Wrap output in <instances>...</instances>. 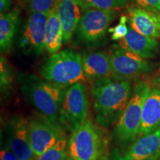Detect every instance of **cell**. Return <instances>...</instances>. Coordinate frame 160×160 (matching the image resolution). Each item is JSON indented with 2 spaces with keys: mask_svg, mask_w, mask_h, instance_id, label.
<instances>
[{
  "mask_svg": "<svg viewBox=\"0 0 160 160\" xmlns=\"http://www.w3.org/2000/svg\"><path fill=\"white\" fill-rule=\"evenodd\" d=\"M131 81L108 79L92 82L93 109L101 128L116 124L131 97Z\"/></svg>",
  "mask_w": 160,
  "mask_h": 160,
  "instance_id": "6da1fadb",
  "label": "cell"
},
{
  "mask_svg": "<svg viewBox=\"0 0 160 160\" xmlns=\"http://www.w3.org/2000/svg\"><path fill=\"white\" fill-rule=\"evenodd\" d=\"M21 91L26 100L53 122L59 123V111L67 89L46 81L33 74L19 77Z\"/></svg>",
  "mask_w": 160,
  "mask_h": 160,
  "instance_id": "7a4b0ae2",
  "label": "cell"
},
{
  "mask_svg": "<svg viewBox=\"0 0 160 160\" xmlns=\"http://www.w3.org/2000/svg\"><path fill=\"white\" fill-rule=\"evenodd\" d=\"M42 78L63 89L87 80L82 67V57L77 51L65 49L51 54L39 70Z\"/></svg>",
  "mask_w": 160,
  "mask_h": 160,
  "instance_id": "3957f363",
  "label": "cell"
},
{
  "mask_svg": "<svg viewBox=\"0 0 160 160\" xmlns=\"http://www.w3.org/2000/svg\"><path fill=\"white\" fill-rule=\"evenodd\" d=\"M150 91L151 87L146 82H137L133 86L128 103L113 128V137L115 142L126 145L133 142L138 137L143 105Z\"/></svg>",
  "mask_w": 160,
  "mask_h": 160,
  "instance_id": "277c9868",
  "label": "cell"
},
{
  "mask_svg": "<svg viewBox=\"0 0 160 160\" xmlns=\"http://www.w3.org/2000/svg\"><path fill=\"white\" fill-rule=\"evenodd\" d=\"M106 149L103 132L90 119L73 132L68 140V155L72 160H103Z\"/></svg>",
  "mask_w": 160,
  "mask_h": 160,
  "instance_id": "5b68a950",
  "label": "cell"
},
{
  "mask_svg": "<svg viewBox=\"0 0 160 160\" xmlns=\"http://www.w3.org/2000/svg\"><path fill=\"white\" fill-rule=\"evenodd\" d=\"M88 111L87 88L77 83L65 91L59 111V122L65 131L73 133L86 120Z\"/></svg>",
  "mask_w": 160,
  "mask_h": 160,
  "instance_id": "8992f818",
  "label": "cell"
},
{
  "mask_svg": "<svg viewBox=\"0 0 160 160\" xmlns=\"http://www.w3.org/2000/svg\"><path fill=\"white\" fill-rule=\"evenodd\" d=\"M27 120L30 142L37 157L65 137L60 124L53 122L41 113H35Z\"/></svg>",
  "mask_w": 160,
  "mask_h": 160,
  "instance_id": "52a82bcc",
  "label": "cell"
},
{
  "mask_svg": "<svg viewBox=\"0 0 160 160\" xmlns=\"http://www.w3.org/2000/svg\"><path fill=\"white\" fill-rule=\"evenodd\" d=\"M112 79L131 80L148 74L153 71L154 64L148 59L124 50L119 46L113 48L110 54Z\"/></svg>",
  "mask_w": 160,
  "mask_h": 160,
  "instance_id": "ba28073f",
  "label": "cell"
},
{
  "mask_svg": "<svg viewBox=\"0 0 160 160\" xmlns=\"http://www.w3.org/2000/svg\"><path fill=\"white\" fill-rule=\"evenodd\" d=\"M119 11L86 9L77 26V37L86 44L98 42L108 31L109 26Z\"/></svg>",
  "mask_w": 160,
  "mask_h": 160,
  "instance_id": "9c48e42d",
  "label": "cell"
},
{
  "mask_svg": "<svg viewBox=\"0 0 160 160\" xmlns=\"http://www.w3.org/2000/svg\"><path fill=\"white\" fill-rule=\"evenodd\" d=\"M49 13H31L22 28L18 39L19 48L26 53L42 54L45 50V40Z\"/></svg>",
  "mask_w": 160,
  "mask_h": 160,
  "instance_id": "30bf717a",
  "label": "cell"
},
{
  "mask_svg": "<svg viewBox=\"0 0 160 160\" xmlns=\"http://www.w3.org/2000/svg\"><path fill=\"white\" fill-rule=\"evenodd\" d=\"M6 146L22 160H36L37 156L30 142L28 120L20 116L8 119L5 127Z\"/></svg>",
  "mask_w": 160,
  "mask_h": 160,
  "instance_id": "8fae6325",
  "label": "cell"
},
{
  "mask_svg": "<svg viewBox=\"0 0 160 160\" xmlns=\"http://www.w3.org/2000/svg\"><path fill=\"white\" fill-rule=\"evenodd\" d=\"M160 130L137 137L128 148L116 149L110 160H159Z\"/></svg>",
  "mask_w": 160,
  "mask_h": 160,
  "instance_id": "7c38bea8",
  "label": "cell"
},
{
  "mask_svg": "<svg viewBox=\"0 0 160 160\" xmlns=\"http://www.w3.org/2000/svg\"><path fill=\"white\" fill-rule=\"evenodd\" d=\"M55 6L63 28L64 42L68 43L86 8L82 0H57Z\"/></svg>",
  "mask_w": 160,
  "mask_h": 160,
  "instance_id": "4fadbf2b",
  "label": "cell"
},
{
  "mask_svg": "<svg viewBox=\"0 0 160 160\" xmlns=\"http://www.w3.org/2000/svg\"><path fill=\"white\" fill-rule=\"evenodd\" d=\"M128 20L129 26L134 31L153 39L160 37V12L130 7L128 8Z\"/></svg>",
  "mask_w": 160,
  "mask_h": 160,
  "instance_id": "5bb4252c",
  "label": "cell"
},
{
  "mask_svg": "<svg viewBox=\"0 0 160 160\" xmlns=\"http://www.w3.org/2000/svg\"><path fill=\"white\" fill-rule=\"evenodd\" d=\"M118 46L148 59H153L158 55L159 44L156 39L142 34L128 26L127 35L119 40Z\"/></svg>",
  "mask_w": 160,
  "mask_h": 160,
  "instance_id": "9a60e30c",
  "label": "cell"
},
{
  "mask_svg": "<svg viewBox=\"0 0 160 160\" xmlns=\"http://www.w3.org/2000/svg\"><path fill=\"white\" fill-rule=\"evenodd\" d=\"M83 71L91 82L112 78L110 56L104 51L91 52L82 56Z\"/></svg>",
  "mask_w": 160,
  "mask_h": 160,
  "instance_id": "2e32d148",
  "label": "cell"
},
{
  "mask_svg": "<svg viewBox=\"0 0 160 160\" xmlns=\"http://www.w3.org/2000/svg\"><path fill=\"white\" fill-rule=\"evenodd\" d=\"M160 130V88H151L143 105L138 137Z\"/></svg>",
  "mask_w": 160,
  "mask_h": 160,
  "instance_id": "e0dca14e",
  "label": "cell"
},
{
  "mask_svg": "<svg viewBox=\"0 0 160 160\" xmlns=\"http://www.w3.org/2000/svg\"><path fill=\"white\" fill-rule=\"evenodd\" d=\"M64 42V32L56 6L48 17L45 31V51L50 54L57 53Z\"/></svg>",
  "mask_w": 160,
  "mask_h": 160,
  "instance_id": "ac0fdd59",
  "label": "cell"
},
{
  "mask_svg": "<svg viewBox=\"0 0 160 160\" xmlns=\"http://www.w3.org/2000/svg\"><path fill=\"white\" fill-rule=\"evenodd\" d=\"M20 11L14 8L0 16V49L6 52L11 49L19 22Z\"/></svg>",
  "mask_w": 160,
  "mask_h": 160,
  "instance_id": "d6986e66",
  "label": "cell"
},
{
  "mask_svg": "<svg viewBox=\"0 0 160 160\" xmlns=\"http://www.w3.org/2000/svg\"><path fill=\"white\" fill-rule=\"evenodd\" d=\"M68 157V140L64 137L36 160H66Z\"/></svg>",
  "mask_w": 160,
  "mask_h": 160,
  "instance_id": "ffe728a7",
  "label": "cell"
},
{
  "mask_svg": "<svg viewBox=\"0 0 160 160\" xmlns=\"http://www.w3.org/2000/svg\"><path fill=\"white\" fill-rule=\"evenodd\" d=\"M86 9L120 11L127 5L128 0H82Z\"/></svg>",
  "mask_w": 160,
  "mask_h": 160,
  "instance_id": "44dd1931",
  "label": "cell"
},
{
  "mask_svg": "<svg viewBox=\"0 0 160 160\" xmlns=\"http://www.w3.org/2000/svg\"><path fill=\"white\" fill-rule=\"evenodd\" d=\"M0 82L1 91L3 93H7L11 89L13 84V74L9 64L2 57H1L0 63Z\"/></svg>",
  "mask_w": 160,
  "mask_h": 160,
  "instance_id": "7402d4cb",
  "label": "cell"
},
{
  "mask_svg": "<svg viewBox=\"0 0 160 160\" xmlns=\"http://www.w3.org/2000/svg\"><path fill=\"white\" fill-rule=\"evenodd\" d=\"M57 0H29L28 5L31 13H49L55 7Z\"/></svg>",
  "mask_w": 160,
  "mask_h": 160,
  "instance_id": "603a6c76",
  "label": "cell"
},
{
  "mask_svg": "<svg viewBox=\"0 0 160 160\" xmlns=\"http://www.w3.org/2000/svg\"><path fill=\"white\" fill-rule=\"evenodd\" d=\"M128 17L125 15H122L120 17L119 22L117 25L113 28H110L108 29L109 33H112L111 39L113 41H119L122 39L127 35L128 32V26L127 25Z\"/></svg>",
  "mask_w": 160,
  "mask_h": 160,
  "instance_id": "cb8c5ba5",
  "label": "cell"
},
{
  "mask_svg": "<svg viewBox=\"0 0 160 160\" xmlns=\"http://www.w3.org/2000/svg\"><path fill=\"white\" fill-rule=\"evenodd\" d=\"M142 8L160 12V0H130Z\"/></svg>",
  "mask_w": 160,
  "mask_h": 160,
  "instance_id": "d4e9b609",
  "label": "cell"
},
{
  "mask_svg": "<svg viewBox=\"0 0 160 160\" xmlns=\"http://www.w3.org/2000/svg\"><path fill=\"white\" fill-rule=\"evenodd\" d=\"M0 157H1V160H22L14 152L12 151L6 145L2 148Z\"/></svg>",
  "mask_w": 160,
  "mask_h": 160,
  "instance_id": "484cf974",
  "label": "cell"
},
{
  "mask_svg": "<svg viewBox=\"0 0 160 160\" xmlns=\"http://www.w3.org/2000/svg\"><path fill=\"white\" fill-rule=\"evenodd\" d=\"M12 5V0H0V11L1 13L8 12Z\"/></svg>",
  "mask_w": 160,
  "mask_h": 160,
  "instance_id": "4316f807",
  "label": "cell"
},
{
  "mask_svg": "<svg viewBox=\"0 0 160 160\" xmlns=\"http://www.w3.org/2000/svg\"><path fill=\"white\" fill-rule=\"evenodd\" d=\"M66 160H72L71 159V158H70V157H68V159H66Z\"/></svg>",
  "mask_w": 160,
  "mask_h": 160,
  "instance_id": "83f0119b",
  "label": "cell"
},
{
  "mask_svg": "<svg viewBox=\"0 0 160 160\" xmlns=\"http://www.w3.org/2000/svg\"><path fill=\"white\" fill-rule=\"evenodd\" d=\"M158 82H159L160 83V76H159V79H158Z\"/></svg>",
  "mask_w": 160,
  "mask_h": 160,
  "instance_id": "f1b7e54d",
  "label": "cell"
},
{
  "mask_svg": "<svg viewBox=\"0 0 160 160\" xmlns=\"http://www.w3.org/2000/svg\"><path fill=\"white\" fill-rule=\"evenodd\" d=\"M159 160H160V158H159Z\"/></svg>",
  "mask_w": 160,
  "mask_h": 160,
  "instance_id": "f546056e",
  "label": "cell"
}]
</instances>
